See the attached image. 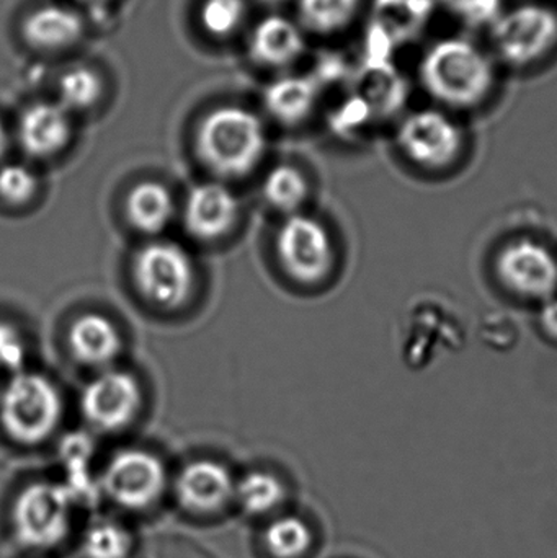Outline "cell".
Here are the masks:
<instances>
[{
    "mask_svg": "<svg viewBox=\"0 0 557 558\" xmlns=\"http://www.w3.org/2000/svg\"><path fill=\"white\" fill-rule=\"evenodd\" d=\"M69 348L78 363L107 367L121 353L123 338L110 318L90 312L75 318L69 330Z\"/></svg>",
    "mask_w": 557,
    "mask_h": 558,
    "instance_id": "16",
    "label": "cell"
},
{
    "mask_svg": "<svg viewBox=\"0 0 557 558\" xmlns=\"http://www.w3.org/2000/svg\"><path fill=\"white\" fill-rule=\"evenodd\" d=\"M239 218L234 193L221 183L206 182L192 189L183 206L186 232L199 241L225 238Z\"/></svg>",
    "mask_w": 557,
    "mask_h": 558,
    "instance_id": "12",
    "label": "cell"
},
{
    "mask_svg": "<svg viewBox=\"0 0 557 558\" xmlns=\"http://www.w3.org/2000/svg\"><path fill=\"white\" fill-rule=\"evenodd\" d=\"M59 104L71 111H85L97 105L104 94V81L90 68H72L61 75L58 84Z\"/></svg>",
    "mask_w": 557,
    "mask_h": 558,
    "instance_id": "23",
    "label": "cell"
},
{
    "mask_svg": "<svg viewBox=\"0 0 557 558\" xmlns=\"http://www.w3.org/2000/svg\"><path fill=\"white\" fill-rule=\"evenodd\" d=\"M26 344L22 333L13 325L0 322V371L16 374L23 371Z\"/></svg>",
    "mask_w": 557,
    "mask_h": 558,
    "instance_id": "28",
    "label": "cell"
},
{
    "mask_svg": "<svg viewBox=\"0 0 557 558\" xmlns=\"http://www.w3.org/2000/svg\"><path fill=\"white\" fill-rule=\"evenodd\" d=\"M278 260L288 277L303 284H317L336 267V245L326 226L311 216H288L278 229Z\"/></svg>",
    "mask_w": 557,
    "mask_h": 558,
    "instance_id": "8",
    "label": "cell"
},
{
    "mask_svg": "<svg viewBox=\"0 0 557 558\" xmlns=\"http://www.w3.org/2000/svg\"><path fill=\"white\" fill-rule=\"evenodd\" d=\"M71 136V113L59 101H39L26 108L20 117V146L36 159L61 153Z\"/></svg>",
    "mask_w": 557,
    "mask_h": 558,
    "instance_id": "14",
    "label": "cell"
},
{
    "mask_svg": "<svg viewBox=\"0 0 557 558\" xmlns=\"http://www.w3.org/2000/svg\"><path fill=\"white\" fill-rule=\"evenodd\" d=\"M141 402L143 393L133 374L107 369L85 386L81 410L88 425L111 433L126 428L136 418Z\"/></svg>",
    "mask_w": 557,
    "mask_h": 558,
    "instance_id": "11",
    "label": "cell"
},
{
    "mask_svg": "<svg viewBox=\"0 0 557 558\" xmlns=\"http://www.w3.org/2000/svg\"><path fill=\"white\" fill-rule=\"evenodd\" d=\"M74 500L64 484L35 482L13 501L12 527L20 546L52 549L68 537Z\"/></svg>",
    "mask_w": 557,
    "mask_h": 558,
    "instance_id": "6",
    "label": "cell"
},
{
    "mask_svg": "<svg viewBox=\"0 0 557 558\" xmlns=\"http://www.w3.org/2000/svg\"><path fill=\"white\" fill-rule=\"evenodd\" d=\"M98 484L101 494L118 507L131 511L147 510L166 490V468L146 449H123L105 465Z\"/></svg>",
    "mask_w": 557,
    "mask_h": 558,
    "instance_id": "9",
    "label": "cell"
},
{
    "mask_svg": "<svg viewBox=\"0 0 557 558\" xmlns=\"http://www.w3.org/2000/svg\"><path fill=\"white\" fill-rule=\"evenodd\" d=\"M366 0H298L304 29L317 36H337L352 29L365 13Z\"/></svg>",
    "mask_w": 557,
    "mask_h": 558,
    "instance_id": "19",
    "label": "cell"
},
{
    "mask_svg": "<svg viewBox=\"0 0 557 558\" xmlns=\"http://www.w3.org/2000/svg\"><path fill=\"white\" fill-rule=\"evenodd\" d=\"M196 153L213 173L226 179L247 175L261 162L267 147L264 123L254 111L219 107L209 111L195 137Z\"/></svg>",
    "mask_w": 557,
    "mask_h": 558,
    "instance_id": "3",
    "label": "cell"
},
{
    "mask_svg": "<svg viewBox=\"0 0 557 558\" xmlns=\"http://www.w3.org/2000/svg\"><path fill=\"white\" fill-rule=\"evenodd\" d=\"M38 177L28 167L5 163L0 167V199L7 205H26L38 192Z\"/></svg>",
    "mask_w": 557,
    "mask_h": 558,
    "instance_id": "27",
    "label": "cell"
},
{
    "mask_svg": "<svg viewBox=\"0 0 557 558\" xmlns=\"http://www.w3.org/2000/svg\"><path fill=\"white\" fill-rule=\"evenodd\" d=\"M311 530L301 518L280 517L270 521L264 533L268 553L277 558H300L311 547Z\"/></svg>",
    "mask_w": 557,
    "mask_h": 558,
    "instance_id": "25",
    "label": "cell"
},
{
    "mask_svg": "<svg viewBox=\"0 0 557 558\" xmlns=\"http://www.w3.org/2000/svg\"><path fill=\"white\" fill-rule=\"evenodd\" d=\"M252 58L268 68H287L306 51L303 28L283 15L265 16L257 23L249 43Z\"/></svg>",
    "mask_w": 557,
    "mask_h": 558,
    "instance_id": "15",
    "label": "cell"
},
{
    "mask_svg": "<svg viewBox=\"0 0 557 558\" xmlns=\"http://www.w3.org/2000/svg\"><path fill=\"white\" fill-rule=\"evenodd\" d=\"M262 190L268 205L288 215H294L310 195V185L304 173L288 163L274 167L265 177Z\"/></svg>",
    "mask_w": 557,
    "mask_h": 558,
    "instance_id": "22",
    "label": "cell"
},
{
    "mask_svg": "<svg viewBox=\"0 0 557 558\" xmlns=\"http://www.w3.org/2000/svg\"><path fill=\"white\" fill-rule=\"evenodd\" d=\"M84 2L98 3V2H104V0H84Z\"/></svg>",
    "mask_w": 557,
    "mask_h": 558,
    "instance_id": "32",
    "label": "cell"
},
{
    "mask_svg": "<svg viewBox=\"0 0 557 558\" xmlns=\"http://www.w3.org/2000/svg\"><path fill=\"white\" fill-rule=\"evenodd\" d=\"M235 481L221 462L193 461L180 471L175 494L183 508L198 514L222 510L234 498Z\"/></svg>",
    "mask_w": 557,
    "mask_h": 558,
    "instance_id": "13",
    "label": "cell"
},
{
    "mask_svg": "<svg viewBox=\"0 0 557 558\" xmlns=\"http://www.w3.org/2000/svg\"><path fill=\"white\" fill-rule=\"evenodd\" d=\"M61 416V393L43 374L20 371L0 392V428L19 445L46 441Z\"/></svg>",
    "mask_w": 557,
    "mask_h": 558,
    "instance_id": "4",
    "label": "cell"
},
{
    "mask_svg": "<svg viewBox=\"0 0 557 558\" xmlns=\"http://www.w3.org/2000/svg\"><path fill=\"white\" fill-rule=\"evenodd\" d=\"M7 147H9V134H7L5 126L0 121V159L5 156Z\"/></svg>",
    "mask_w": 557,
    "mask_h": 558,
    "instance_id": "31",
    "label": "cell"
},
{
    "mask_svg": "<svg viewBox=\"0 0 557 558\" xmlns=\"http://www.w3.org/2000/svg\"><path fill=\"white\" fill-rule=\"evenodd\" d=\"M137 291L162 308H179L195 286V267L185 248L172 242H150L137 252L133 264Z\"/></svg>",
    "mask_w": 557,
    "mask_h": 558,
    "instance_id": "7",
    "label": "cell"
},
{
    "mask_svg": "<svg viewBox=\"0 0 557 558\" xmlns=\"http://www.w3.org/2000/svg\"><path fill=\"white\" fill-rule=\"evenodd\" d=\"M399 153L412 166L425 172H445L453 169L467 149V133L460 117L431 107L409 111L396 130Z\"/></svg>",
    "mask_w": 557,
    "mask_h": 558,
    "instance_id": "5",
    "label": "cell"
},
{
    "mask_svg": "<svg viewBox=\"0 0 557 558\" xmlns=\"http://www.w3.org/2000/svg\"><path fill=\"white\" fill-rule=\"evenodd\" d=\"M85 25L75 10L64 5L38 7L22 23V35L29 46L43 51L71 48L84 36Z\"/></svg>",
    "mask_w": 557,
    "mask_h": 558,
    "instance_id": "17",
    "label": "cell"
},
{
    "mask_svg": "<svg viewBox=\"0 0 557 558\" xmlns=\"http://www.w3.org/2000/svg\"><path fill=\"white\" fill-rule=\"evenodd\" d=\"M247 19L245 0H205L199 10L202 26L215 38L234 35Z\"/></svg>",
    "mask_w": 557,
    "mask_h": 558,
    "instance_id": "26",
    "label": "cell"
},
{
    "mask_svg": "<svg viewBox=\"0 0 557 558\" xmlns=\"http://www.w3.org/2000/svg\"><path fill=\"white\" fill-rule=\"evenodd\" d=\"M319 87L307 77H283L268 85L264 104L268 113L280 123L293 126L313 114Z\"/></svg>",
    "mask_w": 557,
    "mask_h": 558,
    "instance_id": "18",
    "label": "cell"
},
{
    "mask_svg": "<svg viewBox=\"0 0 557 558\" xmlns=\"http://www.w3.org/2000/svg\"><path fill=\"white\" fill-rule=\"evenodd\" d=\"M487 36V48L502 71H540L557 56V3L520 0L504 5Z\"/></svg>",
    "mask_w": 557,
    "mask_h": 558,
    "instance_id": "2",
    "label": "cell"
},
{
    "mask_svg": "<svg viewBox=\"0 0 557 558\" xmlns=\"http://www.w3.org/2000/svg\"><path fill=\"white\" fill-rule=\"evenodd\" d=\"M92 454H94V441L84 433L65 436L62 441L61 459L68 472L88 469Z\"/></svg>",
    "mask_w": 557,
    "mask_h": 558,
    "instance_id": "29",
    "label": "cell"
},
{
    "mask_svg": "<svg viewBox=\"0 0 557 558\" xmlns=\"http://www.w3.org/2000/svg\"><path fill=\"white\" fill-rule=\"evenodd\" d=\"M540 327L545 331L546 337L557 341V298L548 299L543 302L542 312H540Z\"/></svg>",
    "mask_w": 557,
    "mask_h": 558,
    "instance_id": "30",
    "label": "cell"
},
{
    "mask_svg": "<svg viewBox=\"0 0 557 558\" xmlns=\"http://www.w3.org/2000/svg\"><path fill=\"white\" fill-rule=\"evenodd\" d=\"M175 203L169 189L157 182H143L126 198V216L136 231L157 234L172 221Z\"/></svg>",
    "mask_w": 557,
    "mask_h": 558,
    "instance_id": "20",
    "label": "cell"
},
{
    "mask_svg": "<svg viewBox=\"0 0 557 558\" xmlns=\"http://www.w3.org/2000/svg\"><path fill=\"white\" fill-rule=\"evenodd\" d=\"M496 277L510 294L546 302L557 292V257L542 242L517 239L497 254Z\"/></svg>",
    "mask_w": 557,
    "mask_h": 558,
    "instance_id": "10",
    "label": "cell"
},
{
    "mask_svg": "<svg viewBox=\"0 0 557 558\" xmlns=\"http://www.w3.org/2000/svg\"><path fill=\"white\" fill-rule=\"evenodd\" d=\"M131 549L133 537L117 521H95L82 537V554L85 558H128Z\"/></svg>",
    "mask_w": 557,
    "mask_h": 558,
    "instance_id": "24",
    "label": "cell"
},
{
    "mask_svg": "<svg viewBox=\"0 0 557 558\" xmlns=\"http://www.w3.org/2000/svg\"><path fill=\"white\" fill-rule=\"evenodd\" d=\"M502 72L487 45L458 33L440 36L422 49L415 78L432 105L460 117L493 100Z\"/></svg>",
    "mask_w": 557,
    "mask_h": 558,
    "instance_id": "1",
    "label": "cell"
},
{
    "mask_svg": "<svg viewBox=\"0 0 557 558\" xmlns=\"http://www.w3.org/2000/svg\"><path fill=\"white\" fill-rule=\"evenodd\" d=\"M234 498L245 513L264 517L280 507L284 487L277 475L254 471L235 481Z\"/></svg>",
    "mask_w": 557,
    "mask_h": 558,
    "instance_id": "21",
    "label": "cell"
}]
</instances>
